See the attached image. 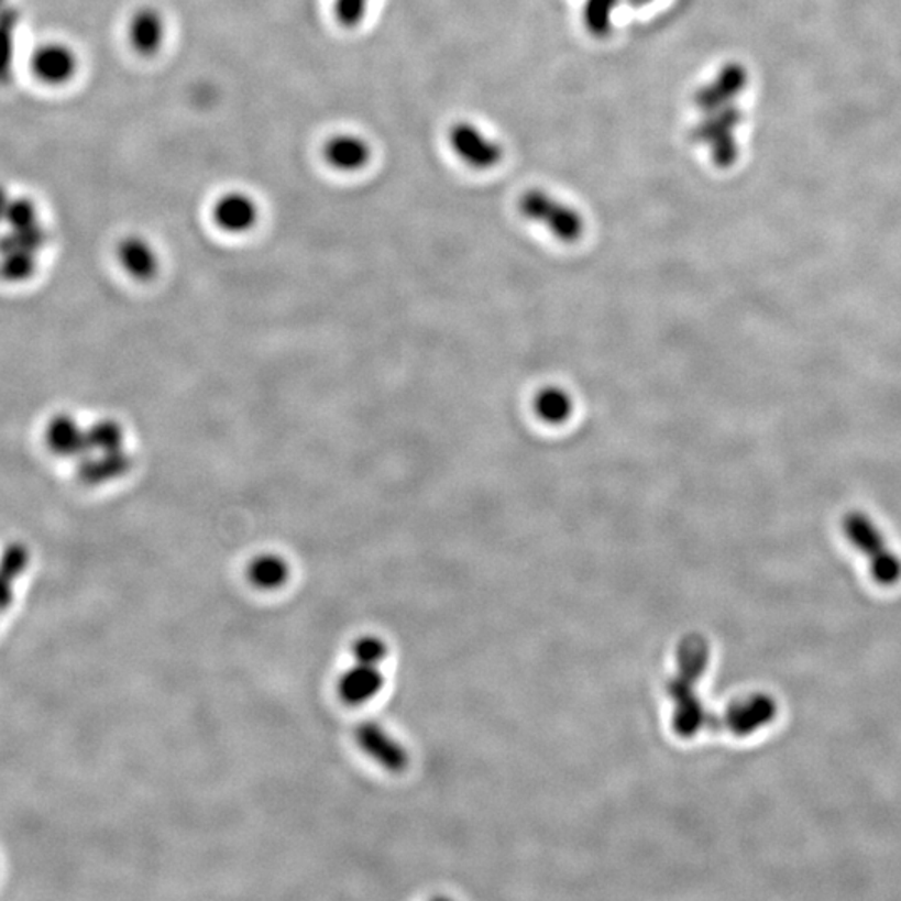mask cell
<instances>
[{
    "mask_svg": "<svg viewBox=\"0 0 901 901\" xmlns=\"http://www.w3.org/2000/svg\"><path fill=\"white\" fill-rule=\"evenodd\" d=\"M710 648L705 639L691 636L684 639L678 653V674L668 684L673 700V728L683 738H691L705 728L728 732L726 712L713 715L706 712L696 693V683L708 667Z\"/></svg>",
    "mask_w": 901,
    "mask_h": 901,
    "instance_id": "cell-1",
    "label": "cell"
},
{
    "mask_svg": "<svg viewBox=\"0 0 901 901\" xmlns=\"http://www.w3.org/2000/svg\"><path fill=\"white\" fill-rule=\"evenodd\" d=\"M846 541L857 549L868 563V571L880 586H894L901 581V558L884 539L883 532L868 518L867 513H846L842 519Z\"/></svg>",
    "mask_w": 901,
    "mask_h": 901,
    "instance_id": "cell-2",
    "label": "cell"
},
{
    "mask_svg": "<svg viewBox=\"0 0 901 901\" xmlns=\"http://www.w3.org/2000/svg\"><path fill=\"white\" fill-rule=\"evenodd\" d=\"M518 209L528 221L545 226L561 242L571 244L583 238V216L573 206L557 199L546 190H526L519 197Z\"/></svg>",
    "mask_w": 901,
    "mask_h": 901,
    "instance_id": "cell-3",
    "label": "cell"
},
{
    "mask_svg": "<svg viewBox=\"0 0 901 901\" xmlns=\"http://www.w3.org/2000/svg\"><path fill=\"white\" fill-rule=\"evenodd\" d=\"M703 116H705L703 121L694 128V141L708 147L710 156L716 166L722 169L732 167L739 154L736 129L743 121L741 109L733 102L726 108Z\"/></svg>",
    "mask_w": 901,
    "mask_h": 901,
    "instance_id": "cell-4",
    "label": "cell"
},
{
    "mask_svg": "<svg viewBox=\"0 0 901 901\" xmlns=\"http://www.w3.org/2000/svg\"><path fill=\"white\" fill-rule=\"evenodd\" d=\"M449 145L453 153L474 171H490L505 160V149L473 122L460 121L449 129Z\"/></svg>",
    "mask_w": 901,
    "mask_h": 901,
    "instance_id": "cell-5",
    "label": "cell"
},
{
    "mask_svg": "<svg viewBox=\"0 0 901 901\" xmlns=\"http://www.w3.org/2000/svg\"><path fill=\"white\" fill-rule=\"evenodd\" d=\"M32 76L48 87L66 86L76 77L79 59L64 42H44L34 48L31 56Z\"/></svg>",
    "mask_w": 901,
    "mask_h": 901,
    "instance_id": "cell-6",
    "label": "cell"
},
{
    "mask_svg": "<svg viewBox=\"0 0 901 901\" xmlns=\"http://www.w3.org/2000/svg\"><path fill=\"white\" fill-rule=\"evenodd\" d=\"M748 79V70L743 64H725L710 83L703 84L694 92V106L703 114L726 108V106L733 105L736 97L746 89Z\"/></svg>",
    "mask_w": 901,
    "mask_h": 901,
    "instance_id": "cell-7",
    "label": "cell"
},
{
    "mask_svg": "<svg viewBox=\"0 0 901 901\" xmlns=\"http://www.w3.org/2000/svg\"><path fill=\"white\" fill-rule=\"evenodd\" d=\"M356 741L367 757L393 773H400L408 767L409 757L406 749L377 723L364 722L358 725Z\"/></svg>",
    "mask_w": 901,
    "mask_h": 901,
    "instance_id": "cell-8",
    "label": "cell"
},
{
    "mask_svg": "<svg viewBox=\"0 0 901 901\" xmlns=\"http://www.w3.org/2000/svg\"><path fill=\"white\" fill-rule=\"evenodd\" d=\"M44 441L48 451L59 458L79 460L89 453L86 428L67 413H57L48 419L44 429Z\"/></svg>",
    "mask_w": 901,
    "mask_h": 901,
    "instance_id": "cell-9",
    "label": "cell"
},
{
    "mask_svg": "<svg viewBox=\"0 0 901 901\" xmlns=\"http://www.w3.org/2000/svg\"><path fill=\"white\" fill-rule=\"evenodd\" d=\"M212 219L229 234L251 231L260 219L256 200L245 193H226L212 206Z\"/></svg>",
    "mask_w": 901,
    "mask_h": 901,
    "instance_id": "cell-10",
    "label": "cell"
},
{
    "mask_svg": "<svg viewBox=\"0 0 901 901\" xmlns=\"http://www.w3.org/2000/svg\"><path fill=\"white\" fill-rule=\"evenodd\" d=\"M131 454L128 449H119L111 453H87L77 460V476L89 486L111 483L125 476L132 468Z\"/></svg>",
    "mask_w": 901,
    "mask_h": 901,
    "instance_id": "cell-11",
    "label": "cell"
},
{
    "mask_svg": "<svg viewBox=\"0 0 901 901\" xmlns=\"http://www.w3.org/2000/svg\"><path fill=\"white\" fill-rule=\"evenodd\" d=\"M322 157L332 169L358 173L370 164L371 147L361 135L336 134L325 142Z\"/></svg>",
    "mask_w": 901,
    "mask_h": 901,
    "instance_id": "cell-12",
    "label": "cell"
},
{
    "mask_svg": "<svg viewBox=\"0 0 901 901\" xmlns=\"http://www.w3.org/2000/svg\"><path fill=\"white\" fill-rule=\"evenodd\" d=\"M383 684L380 664L356 661L353 668H349L339 678L338 693L348 705H363L380 693Z\"/></svg>",
    "mask_w": 901,
    "mask_h": 901,
    "instance_id": "cell-13",
    "label": "cell"
},
{
    "mask_svg": "<svg viewBox=\"0 0 901 901\" xmlns=\"http://www.w3.org/2000/svg\"><path fill=\"white\" fill-rule=\"evenodd\" d=\"M118 261L124 273L135 281H149L160 271V254L147 239L128 235L118 245Z\"/></svg>",
    "mask_w": 901,
    "mask_h": 901,
    "instance_id": "cell-14",
    "label": "cell"
},
{
    "mask_svg": "<svg viewBox=\"0 0 901 901\" xmlns=\"http://www.w3.org/2000/svg\"><path fill=\"white\" fill-rule=\"evenodd\" d=\"M132 51L142 57L156 56L166 39V24L156 9H139L128 25Z\"/></svg>",
    "mask_w": 901,
    "mask_h": 901,
    "instance_id": "cell-15",
    "label": "cell"
},
{
    "mask_svg": "<svg viewBox=\"0 0 901 901\" xmlns=\"http://www.w3.org/2000/svg\"><path fill=\"white\" fill-rule=\"evenodd\" d=\"M536 416L546 425L561 426L573 415V399L561 387L549 386L536 394L532 403Z\"/></svg>",
    "mask_w": 901,
    "mask_h": 901,
    "instance_id": "cell-16",
    "label": "cell"
},
{
    "mask_svg": "<svg viewBox=\"0 0 901 901\" xmlns=\"http://www.w3.org/2000/svg\"><path fill=\"white\" fill-rule=\"evenodd\" d=\"M248 578L260 590H277L289 578V564L277 554H260L249 564Z\"/></svg>",
    "mask_w": 901,
    "mask_h": 901,
    "instance_id": "cell-17",
    "label": "cell"
},
{
    "mask_svg": "<svg viewBox=\"0 0 901 901\" xmlns=\"http://www.w3.org/2000/svg\"><path fill=\"white\" fill-rule=\"evenodd\" d=\"M89 453H111L125 449V432L116 419H99L86 428Z\"/></svg>",
    "mask_w": 901,
    "mask_h": 901,
    "instance_id": "cell-18",
    "label": "cell"
},
{
    "mask_svg": "<svg viewBox=\"0 0 901 901\" xmlns=\"http://www.w3.org/2000/svg\"><path fill=\"white\" fill-rule=\"evenodd\" d=\"M37 271V253L14 248L0 254V279L19 284L31 279Z\"/></svg>",
    "mask_w": 901,
    "mask_h": 901,
    "instance_id": "cell-19",
    "label": "cell"
},
{
    "mask_svg": "<svg viewBox=\"0 0 901 901\" xmlns=\"http://www.w3.org/2000/svg\"><path fill=\"white\" fill-rule=\"evenodd\" d=\"M18 24V12L12 9L0 11V86L9 83L12 77Z\"/></svg>",
    "mask_w": 901,
    "mask_h": 901,
    "instance_id": "cell-20",
    "label": "cell"
},
{
    "mask_svg": "<svg viewBox=\"0 0 901 901\" xmlns=\"http://www.w3.org/2000/svg\"><path fill=\"white\" fill-rule=\"evenodd\" d=\"M618 2L619 0H586L583 11L584 25L593 37H608Z\"/></svg>",
    "mask_w": 901,
    "mask_h": 901,
    "instance_id": "cell-21",
    "label": "cell"
},
{
    "mask_svg": "<svg viewBox=\"0 0 901 901\" xmlns=\"http://www.w3.org/2000/svg\"><path fill=\"white\" fill-rule=\"evenodd\" d=\"M6 224L11 231H24V229L32 228V226L41 224L39 222V209L34 200L29 197H15L11 199L8 215H6Z\"/></svg>",
    "mask_w": 901,
    "mask_h": 901,
    "instance_id": "cell-22",
    "label": "cell"
},
{
    "mask_svg": "<svg viewBox=\"0 0 901 901\" xmlns=\"http://www.w3.org/2000/svg\"><path fill=\"white\" fill-rule=\"evenodd\" d=\"M29 560H31L29 549L22 542H12L6 546L4 551L0 554V574L15 581L28 570Z\"/></svg>",
    "mask_w": 901,
    "mask_h": 901,
    "instance_id": "cell-23",
    "label": "cell"
},
{
    "mask_svg": "<svg viewBox=\"0 0 901 901\" xmlns=\"http://www.w3.org/2000/svg\"><path fill=\"white\" fill-rule=\"evenodd\" d=\"M371 0H334L336 21L345 29H354L364 21Z\"/></svg>",
    "mask_w": 901,
    "mask_h": 901,
    "instance_id": "cell-24",
    "label": "cell"
},
{
    "mask_svg": "<svg viewBox=\"0 0 901 901\" xmlns=\"http://www.w3.org/2000/svg\"><path fill=\"white\" fill-rule=\"evenodd\" d=\"M353 653L356 661L381 664L386 658L387 646L383 639L376 638V636H364V638H360L354 642Z\"/></svg>",
    "mask_w": 901,
    "mask_h": 901,
    "instance_id": "cell-25",
    "label": "cell"
},
{
    "mask_svg": "<svg viewBox=\"0 0 901 901\" xmlns=\"http://www.w3.org/2000/svg\"><path fill=\"white\" fill-rule=\"evenodd\" d=\"M12 197L9 196L8 190L0 186V224L6 222V215H8L9 205H11Z\"/></svg>",
    "mask_w": 901,
    "mask_h": 901,
    "instance_id": "cell-26",
    "label": "cell"
},
{
    "mask_svg": "<svg viewBox=\"0 0 901 901\" xmlns=\"http://www.w3.org/2000/svg\"><path fill=\"white\" fill-rule=\"evenodd\" d=\"M0 4H2V0H0Z\"/></svg>",
    "mask_w": 901,
    "mask_h": 901,
    "instance_id": "cell-27",
    "label": "cell"
}]
</instances>
